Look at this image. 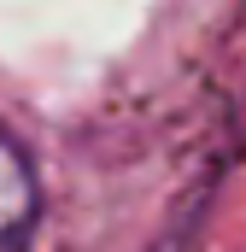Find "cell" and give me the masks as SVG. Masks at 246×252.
<instances>
[{
    "label": "cell",
    "mask_w": 246,
    "mask_h": 252,
    "mask_svg": "<svg viewBox=\"0 0 246 252\" xmlns=\"http://www.w3.org/2000/svg\"><path fill=\"white\" fill-rule=\"evenodd\" d=\"M35 211V188H30V164L18 158V147L0 135V252H18L24 229Z\"/></svg>",
    "instance_id": "1"
}]
</instances>
